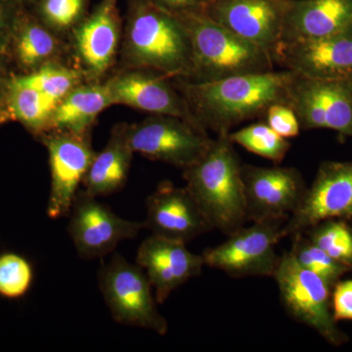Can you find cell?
Returning a JSON list of instances; mask_svg holds the SVG:
<instances>
[{
    "mask_svg": "<svg viewBox=\"0 0 352 352\" xmlns=\"http://www.w3.org/2000/svg\"><path fill=\"white\" fill-rule=\"evenodd\" d=\"M296 74L289 69L230 76L214 82L173 78L201 129L230 133L245 120L265 117L274 104H288Z\"/></svg>",
    "mask_w": 352,
    "mask_h": 352,
    "instance_id": "obj_1",
    "label": "cell"
},
{
    "mask_svg": "<svg viewBox=\"0 0 352 352\" xmlns=\"http://www.w3.org/2000/svg\"><path fill=\"white\" fill-rule=\"evenodd\" d=\"M120 44L122 69H153L185 80L191 76V44L184 25L152 0H127Z\"/></svg>",
    "mask_w": 352,
    "mask_h": 352,
    "instance_id": "obj_2",
    "label": "cell"
},
{
    "mask_svg": "<svg viewBox=\"0 0 352 352\" xmlns=\"http://www.w3.org/2000/svg\"><path fill=\"white\" fill-rule=\"evenodd\" d=\"M242 164L229 133L217 134L205 154L183 171L185 187L210 226L227 236L248 221Z\"/></svg>",
    "mask_w": 352,
    "mask_h": 352,
    "instance_id": "obj_3",
    "label": "cell"
},
{
    "mask_svg": "<svg viewBox=\"0 0 352 352\" xmlns=\"http://www.w3.org/2000/svg\"><path fill=\"white\" fill-rule=\"evenodd\" d=\"M176 16L184 25L191 44L193 67L187 80L214 82L274 69V61L270 53L217 24L206 14Z\"/></svg>",
    "mask_w": 352,
    "mask_h": 352,
    "instance_id": "obj_4",
    "label": "cell"
},
{
    "mask_svg": "<svg viewBox=\"0 0 352 352\" xmlns=\"http://www.w3.org/2000/svg\"><path fill=\"white\" fill-rule=\"evenodd\" d=\"M282 305L292 318L311 328L333 346L347 342L332 312V287L318 275L302 267L291 252L280 256L273 275Z\"/></svg>",
    "mask_w": 352,
    "mask_h": 352,
    "instance_id": "obj_5",
    "label": "cell"
},
{
    "mask_svg": "<svg viewBox=\"0 0 352 352\" xmlns=\"http://www.w3.org/2000/svg\"><path fill=\"white\" fill-rule=\"evenodd\" d=\"M98 282L113 320L161 336L168 333V324L157 309L151 282L138 263L113 254L108 263L102 264Z\"/></svg>",
    "mask_w": 352,
    "mask_h": 352,
    "instance_id": "obj_6",
    "label": "cell"
},
{
    "mask_svg": "<svg viewBox=\"0 0 352 352\" xmlns=\"http://www.w3.org/2000/svg\"><path fill=\"white\" fill-rule=\"evenodd\" d=\"M287 217L268 219L243 226L228 239L203 252L205 265L232 278L273 277L279 263L276 245L283 240Z\"/></svg>",
    "mask_w": 352,
    "mask_h": 352,
    "instance_id": "obj_7",
    "label": "cell"
},
{
    "mask_svg": "<svg viewBox=\"0 0 352 352\" xmlns=\"http://www.w3.org/2000/svg\"><path fill=\"white\" fill-rule=\"evenodd\" d=\"M126 132L133 153L183 170L196 163L212 141L206 129L173 116H149L126 124Z\"/></svg>",
    "mask_w": 352,
    "mask_h": 352,
    "instance_id": "obj_8",
    "label": "cell"
},
{
    "mask_svg": "<svg viewBox=\"0 0 352 352\" xmlns=\"http://www.w3.org/2000/svg\"><path fill=\"white\" fill-rule=\"evenodd\" d=\"M287 105L302 129H331L352 138V80H318L296 74Z\"/></svg>",
    "mask_w": 352,
    "mask_h": 352,
    "instance_id": "obj_9",
    "label": "cell"
},
{
    "mask_svg": "<svg viewBox=\"0 0 352 352\" xmlns=\"http://www.w3.org/2000/svg\"><path fill=\"white\" fill-rule=\"evenodd\" d=\"M68 231L78 256L85 259L101 258L115 251L124 240L133 239L143 222L122 219L108 206L80 190L69 214Z\"/></svg>",
    "mask_w": 352,
    "mask_h": 352,
    "instance_id": "obj_10",
    "label": "cell"
},
{
    "mask_svg": "<svg viewBox=\"0 0 352 352\" xmlns=\"http://www.w3.org/2000/svg\"><path fill=\"white\" fill-rule=\"evenodd\" d=\"M41 139L47 149L51 173L47 215L57 219L69 214L96 152L90 132L52 131Z\"/></svg>",
    "mask_w": 352,
    "mask_h": 352,
    "instance_id": "obj_11",
    "label": "cell"
},
{
    "mask_svg": "<svg viewBox=\"0 0 352 352\" xmlns=\"http://www.w3.org/2000/svg\"><path fill=\"white\" fill-rule=\"evenodd\" d=\"M329 219H352V161L324 162L298 208L283 227V237L303 233Z\"/></svg>",
    "mask_w": 352,
    "mask_h": 352,
    "instance_id": "obj_12",
    "label": "cell"
},
{
    "mask_svg": "<svg viewBox=\"0 0 352 352\" xmlns=\"http://www.w3.org/2000/svg\"><path fill=\"white\" fill-rule=\"evenodd\" d=\"M120 0H100L71 32L76 67L87 82H100L116 63L122 43Z\"/></svg>",
    "mask_w": 352,
    "mask_h": 352,
    "instance_id": "obj_13",
    "label": "cell"
},
{
    "mask_svg": "<svg viewBox=\"0 0 352 352\" xmlns=\"http://www.w3.org/2000/svg\"><path fill=\"white\" fill-rule=\"evenodd\" d=\"M248 221L287 217L300 206L307 183L300 170L242 164Z\"/></svg>",
    "mask_w": 352,
    "mask_h": 352,
    "instance_id": "obj_14",
    "label": "cell"
},
{
    "mask_svg": "<svg viewBox=\"0 0 352 352\" xmlns=\"http://www.w3.org/2000/svg\"><path fill=\"white\" fill-rule=\"evenodd\" d=\"M273 61L312 80H352V27L326 38L281 43Z\"/></svg>",
    "mask_w": 352,
    "mask_h": 352,
    "instance_id": "obj_15",
    "label": "cell"
},
{
    "mask_svg": "<svg viewBox=\"0 0 352 352\" xmlns=\"http://www.w3.org/2000/svg\"><path fill=\"white\" fill-rule=\"evenodd\" d=\"M289 0H212L208 17L273 58L281 43Z\"/></svg>",
    "mask_w": 352,
    "mask_h": 352,
    "instance_id": "obj_16",
    "label": "cell"
},
{
    "mask_svg": "<svg viewBox=\"0 0 352 352\" xmlns=\"http://www.w3.org/2000/svg\"><path fill=\"white\" fill-rule=\"evenodd\" d=\"M105 82L113 105L127 106L151 115L173 116L199 126L170 76L153 69H120Z\"/></svg>",
    "mask_w": 352,
    "mask_h": 352,
    "instance_id": "obj_17",
    "label": "cell"
},
{
    "mask_svg": "<svg viewBox=\"0 0 352 352\" xmlns=\"http://www.w3.org/2000/svg\"><path fill=\"white\" fill-rule=\"evenodd\" d=\"M143 223L152 235L187 243L214 230L186 187L163 182L148 197Z\"/></svg>",
    "mask_w": 352,
    "mask_h": 352,
    "instance_id": "obj_18",
    "label": "cell"
},
{
    "mask_svg": "<svg viewBox=\"0 0 352 352\" xmlns=\"http://www.w3.org/2000/svg\"><path fill=\"white\" fill-rule=\"evenodd\" d=\"M136 263L145 271L154 289L157 303L192 278L200 276L203 256L190 252L180 241L151 235L139 245Z\"/></svg>",
    "mask_w": 352,
    "mask_h": 352,
    "instance_id": "obj_19",
    "label": "cell"
},
{
    "mask_svg": "<svg viewBox=\"0 0 352 352\" xmlns=\"http://www.w3.org/2000/svg\"><path fill=\"white\" fill-rule=\"evenodd\" d=\"M351 27L352 0H289L281 43L326 38Z\"/></svg>",
    "mask_w": 352,
    "mask_h": 352,
    "instance_id": "obj_20",
    "label": "cell"
},
{
    "mask_svg": "<svg viewBox=\"0 0 352 352\" xmlns=\"http://www.w3.org/2000/svg\"><path fill=\"white\" fill-rule=\"evenodd\" d=\"M66 46L61 36L48 29L29 7L16 14L9 53L23 73H29L51 62L63 61Z\"/></svg>",
    "mask_w": 352,
    "mask_h": 352,
    "instance_id": "obj_21",
    "label": "cell"
},
{
    "mask_svg": "<svg viewBox=\"0 0 352 352\" xmlns=\"http://www.w3.org/2000/svg\"><path fill=\"white\" fill-rule=\"evenodd\" d=\"M126 127V124L113 126L107 144L96 152L82 182L89 195H112L126 185L134 154L127 142Z\"/></svg>",
    "mask_w": 352,
    "mask_h": 352,
    "instance_id": "obj_22",
    "label": "cell"
},
{
    "mask_svg": "<svg viewBox=\"0 0 352 352\" xmlns=\"http://www.w3.org/2000/svg\"><path fill=\"white\" fill-rule=\"evenodd\" d=\"M113 105L107 83L85 82L72 89L58 104L51 120L50 131L85 134L104 110Z\"/></svg>",
    "mask_w": 352,
    "mask_h": 352,
    "instance_id": "obj_23",
    "label": "cell"
},
{
    "mask_svg": "<svg viewBox=\"0 0 352 352\" xmlns=\"http://www.w3.org/2000/svg\"><path fill=\"white\" fill-rule=\"evenodd\" d=\"M8 104L13 120L21 122L32 135L41 138L50 132L57 105L30 85L21 74H11Z\"/></svg>",
    "mask_w": 352,
    "mask_h": 352,
    "instance_id": "obj_24",
    "label": "cell"
},
{
    "mask_svg": "<svg viewBox=\"0 0 352 352\" xmlns=\"http://www.w3.org/2000/svg\"><path fill=\"white\" fill-rule=\"evenodd\" d=\"M90 0H34L32 12L44 25L63 38L88 14Z\"/></svg>",
    "mask_w": 352,
    "mask_h": 352,
    "instance_id": "obj_25",
    "label": "cell"
},
{
    "mask_svg": "<svg viewBox=\"0 0 352 352\" xmlns=\"http://www.w3.org/2000/svg\"><path fill=\"white\" fill-rule=\"evenodd\" d=\"M234 145L238 144L252 154L279 164L283 162L291 144L273 131L266 122H256L229 133Z\"/></svg>",
    "mask_w": 352,
    "mask_h": 352,
    "instance_id": "obj_26",
    "label": "cell"
},
{
    "mask_svg": "<svg viewBox=\"0 0 352 352\" xmlns=\"http://www.w3.org/2000/svg\"><path fill=\"white\" fill-rule=\"evenodd\" d=\"M336 261L352 271V227L344 219H329L303 232Z\"/></svg>",
    "mask_w": 352,
    "mask_h": 352,
    "instance_id": "obj_27",
    "label": "cell"
},
{
    "mask_svg": "<svg viewBox=\"0 0 352 352\" xmlns=\"http://www.w3.org/2000/svg\"><path fill=\"white\" fill-rule=\"evenodd\" d=\"M291 237L293 240L289 252L296 261L302 267L325 280L332 288L339 282L340 278L349 271L311 242L305 233H296Z\"/></svg>",
    "mask_w": 352,
    "mask_h": 352,
    "instance_id": "obj_28",
    "label": "cell"
},
{
    "mask_svg": "<svg viewBox=\"0 0 352 352\" xmlns=\"http://www.w3.org/2000/svg\"><path fill=\"white\" fill-rule=\"evenodd\" d=\"M32 280L34 270L27 259L13 252L0 256V296L22 298L31 288Z\"/></svg>",
    "mask_w": 352,
    "mask_h": 352,
    "instance_id": "obj_29",
    "label": "cell"
},
{
    "mask_svg": "<svg viewBox=\"0 0 352 352\" xmlns=\"http://www.w3.org/2000/svg\"><path fill=\"white\" fill-rule=\"evenodd\" d=\"M265 119L266 124L283 138H296L302 129L296 113L287 104L271 106L266 112Z\"/></svg>",
    "mask_w": 352,
    "mask_h": 352,
    "instance_id": "obj_30",
    "label": "cell"
},
{
    "mask_svg": "<svg viewBox=\"0 0 352 352\" xmlns=\"http://www.w3.org/2000/svg\"><path fill=\"white\" fill-rule=\"evenodd\" d=\"M331 302L336 321H352V280L339 281L333 287Z\"/></svg>",
    "mask_w": 352,
    "mask_h": 352,
    "instance_id": "obj_31",
    "label": "cell"
},
{
    "mask_svg": "<svg viewBox=\"0 0 352 352\" xmlns=\"http://www.w3.org/2000/svg\"><path fill=\"white\" fill-rule=\"evenodd\" d=\"M18 9L0 1V57L9 54L13 25Z\"/></svg>",
    "mask_w": 352,
    "mask_h": 352,
    "instance_id": "obj_32",
    "label": "cell"
},
{
    "mask_svg": "<svg viewBox=\"0 0 352 352\" xmlns=\"http://www.w3.org/2000/svg\"><path fill=\"white\" fill-rule=\"evenodd\" d=\"M164 10L182 15L189 13H204L212 0H152Z\"/></svg>",
    "mask_w": 352,
    "mask_h": 352,
    "instance_id": "obj_33",
    "label": "cell"
},
{
    "mask_svg": "<svg viewBox=\"0 0 352 352\" xmlns=\"http://www.w3.org/2000/svg\"><path fill=\"white\" fill-rule=\"evenodd\" d=\"M4 57H0V126L13 120L8 104L9 80L11 74L8 73L3 63Z\"/></svg>",
    "mask_w": 352,
    "mask_h": 352,
    "instance_id": "obj_34",
    "label": "cell"
},
{
    "mask_svg": "<svg viewBox=\"0 0 352 352\" xmlns=\"http://www.w3.org/2000/svg\"><path fill=\"white\" fill-rule=\"evenodd\" d=\"M0 1L8 4V6L16 7V8H21V7L31 6L34 0H0Z\"/></svg>",
    "mask_w": 352,
    "mask_h": 352,
    "instance_id": "obj_35",
    "label": "cell"
}]
</instances>
